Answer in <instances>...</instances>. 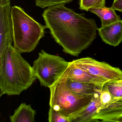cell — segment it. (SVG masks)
Returning <instances> with one entry per match:
<instances>
[{
  "label": "cell",
  "instance_id": "obj_1",
  "mask_svg": "<svg viewBox=\"0 0 122 122\" xmlns=\"http://www.w3.org/2000/svg\"><path fill=\"white\" fill-rule=\"evenodd\" d=\"M42 15L53 38L64 52L71 55L78 57L97 37L95 20L77 13L65 5L48 7Z\"/></svg>",
  "mask_w": 122,
  "mask_h": 122
},
{
  "label": "cell",
  "instance_id": "obj_2",
  "mask_svg": "<svg viewBox=\"0 0 122 122\" xmlns=\"http://www.w3.org/2000/svg\"><path fill=\"white\" fill-rule=\"evenodd\" d=\"M37 79L33 68L12 45L0 57V96L18 95Z\"/></svg>",
  "mask_w": 122,
  "mask_h": 122
},
{
  "label": "cell",
  "instance_id": "obj_3",
  "mask_svg": "<svg viewBox=\"0 0 122 122\" xmlns=\"http://www.w3.org/2000/svg\"><path fill=\"white\" fill-rule=\"evenodd\" d=\"M13 47L20 53H30L45 36L43 26L28 15L20 6L11 7Z\"/></svg>",
  "mask_w": 122,
  "mask_h": 122
},
{
  "label": "cell",
  "instance_id": "obj_4",
  "mask_svg": "<svg viewBox=\"0 0 122 122\" xmlns=\"http://www.w3.org/2000/svg\"><path fill=\"white\" fill-rule=\"evenodd\" d=\"M67 76L62 75L49 87L50 106L70 117L85 107L91 101L94 95H82L71 91L67 85Z\"/></svg>",
  "mask_w": 122,
  "mask_h": 122
},
{
  "label": "cell",
  "instance_id": "obj_5",
  "mask_svg": "<svg viewBox=\"0 0 122 122\" xmlns=\"http://www.w3.org/2000/svg\"><path fill=\"white\" fill-rule=\"evenodd\" d=\"M68 63L61 57L42 50L32 67L41 85L49 88L62 75Z\"/></svg>",
  "mask_w": 122,
  "mask_h": 122
},
{
  "label": "cell",
  "instance_id": "obj_6",
  "mask_svg": "<svg viewBox=\"0 0 122 122\" xmlns=\"http://www.w3.org/2000/svg\"><path fill=\"white\" fill-rule=\"evenodd\" d=\"M71 62L90 74L109 81L122 80V71L105 62H99L90 57L74 60Z\"/></svg>",
  "mask_w": 122,
  "mask_h": 122
},
{
  "label": "cell",
  "instance_id": "obj_7",
  "mask_svg": "<svg viewBox=\"0 0 122 122\" xmlns=\"http://www.w3.org/2000/svg\"><path fill=\"white\" fill-rule=\"evenodd\" d=\"M11 10L10 3L0 7V57L13 41Z\"/></svg>",
  "mask_w": 122,
  "mask_h": 122
},
{
  "label": "cell",
  "instance_id": "obj_8",
  "mask_svg": "<svg viewBox=\"0 0 122 122\" xmlns=\"http://www.w3.org/2000/svg\"><path fill=\"white\" fill-rule=\"evenodd\" d=\"M64 73L68 79L92 84L101 90L106 83L109 81L105 78L90 74L77 67L71 62H69L68 66Z\"/></svg>",
  "mask_w": 122,
  "mask_h": 122
},
{
  "label": "cell",
  "instance_id": "obj_9",
  "mask_svg": "<svg viewBox=\"0 0 122 122\" xmlns=\"http://www.w3.org/2000/svg\"><path fill=\"white\" fill-rule=\"evenodd\" d=\"M98 32L102 41L111 46L116 47L122 42V20L109 25L101 26Z\"/></svg>",
  "mask_w": 122,
  "mask_h": 122
},
{
  "label": "cell",
  "instance_id": "obj_10",
  "mask_svg": "<svg viewBox=\"0 0 122 122\" xmlns=\"http://www.w3.org/2000/svg\"><path fill=\"white\" fill-rule=\"evenodd\" d=\"M100 93L94 94L91 101L82 110L69 117L70 122H93L92 118L98 109L102 106Z\"/></svg>",
  "mask_w": 122,
  "mask_h": 122
},
{
  "label": "cell",
  "instance_id": "obj_11",
  "mask_svg": "<svg viewBox=\"0 0 122 122\" xmlns=\"http://www.w3.org/2000/svg\"><path fill=\"white\" fill-rule=\"evenodd\" d=\"M36 112L30 105L22 103L15 110L14 114L10 116L12 122H35Z\"/></svg>",
  "mask_w": 122,
  "mask_h": 122
},
{
  "label": "cell",
  "instance_id": "obj_12",
  "mask_svg": "<svg viewBox=\"0 0 122 122\" xmlns=\"http://www.w3.org/2000/svg\"><path fill=\"white\" fill-rule=\"evenodd\" d=\"M98 16L101 20V26H106L121 20L115 10L112 7H104L90 9L89 11Z\"/></svg>",
  "mask_w": 122,
  "mask_h": 122
},
{
  "label": "cell",
  "instance_id": "obj_13",
  "mask_svg": "<svg viewBox=\"0 0 122 122\" xmlns=\"http://www.w3.org/2000/svg\"><path fill=\"white\" fill-rule=\"evenodd\" d=\"M67 85L71 91L80 95H94L97 93H100L102 90L92 84L74 81L68 78Z\"/></svg>",
  "mask_w": 122,
  "mask_h": 122
},
{
  "label": "cell",
  "instance_id": "obj_14",
  "mask_svg": "<svg viewBox=\"0 0 122 122\" xmlns=\"http://www.w3.org/2000/svg\"><path fill=\"white\" fill-rule=\"evenodd\" d=\"M105 86L111 93L113 98L122 97V80L110 81L106 83Z\"/></svg>",
  "mask_w": 122,
  "mask_h": 122
},
{
  "label": "cell",
  "instance_id": "obj_15",
  "mask_svg": "<svg viewBox=\"0 0 122 122\" xmlns=\"http://www.w3.org/2000/svg\"><path fill=\"white\" fill-rule=\"evenodd\" d=\"M106 0H79L80 9L89 11L90 9L105 6Z\"/></svg>",
  "mask_w": 122,
  "mask_h": 122
},
{
  "label": "cell",
  "instance_id": "obj_16",
  "mask_svg": "<svg viewBox=\"0 0 122 122\" xmlns=\"http://www.w3.org/2000/svg\"><path fill=\"white\" fill-rule=\"evenodd\" d=\"M49 122H70L69 117H67L50 106L48 112Z\"/></svg>",
  "mask_w": 122,
  "mask_h": 122
},
{
  "label": "cell",
  "instance_id": "obj_17",
  "mask_svg": "<svg viewBox=\"0 0 122 122\" xmlns=\"http://www.w3.org/2000/svg\"><path fill=\"white\" fill-rule=\"evenodd\" d=\"M73 0H35L36 6L44 9L47 7L71 3Z\"/></svg>",
  "mask_w": 122,
  "mask_h": 122
},
{
  "label": "cell",
  "instance_id": "obj_18",
  "mask_svg": "<svg viewBox=\"0 0 122 122\" xmlns=\"http://www.w3.org/2000/svg\"><path fill=\"white\" fill-rule=\"evenodd\" d=\"M100 97L101 102L102 105V107L110 102L113 98L111 93L105 86L100 93Z\"/></svg>",
  "mask_w": 122,
  "mask_h": 122
},
{
  "label": "cell",
  "instance_id": "obj_19",
  "mask_svg": "<svg viewBox=\"0 0 122 122\" xmlns=\"http://www.w3.org/2000/svg\"><path fill=\"white\" fill-rule=\"evenodd\" d=\"M111 7L115 10H117L122 12V0L120 1L113 2Z\"/></svg>",
  "mask_w": 122,
  "mask_h": 122
},
{
  "label": "cell",
  "instance_id": "obj_20",
  "mask_svg": "<svg viewBox=\"0 0 122 122\" xmlns=\"http://www.w3.org/2000/svg\"><path fill=\"white\" fill-rule=\"evenodd\" d=\"M11 0H0V7H5L10 3Z\"/></svg>",
  "mask_w": 122,
  "mask_h": 122
},
{
  "label": "cell",
  "instance_id": "obj_21",
  "mask_svg": "<svg viewBox=\"0 0 122 122\" xmlns=\"http://www.w3.org/2000/svg\"><path fill=\"white\" fill-rule=\"evenodd\" d=\"M120 0H114L113 2H116V1H120Z\"/></svg>",
  "mask_w": 122,
  "mask_h": 122
}]
</instances>
